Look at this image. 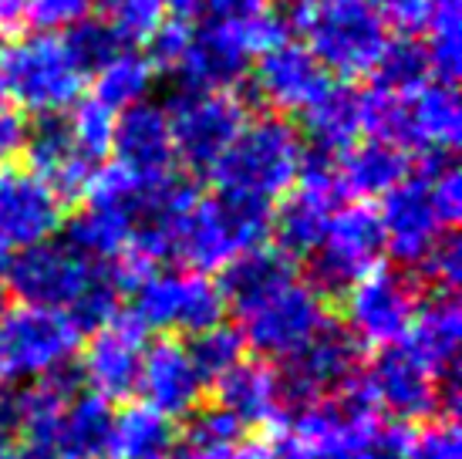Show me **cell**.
I'll return each instance as SVG.
<instances>
[{"label":"cell","instance_id":"1","mask_svg":"<svg viewBox=\"0 0 462 459\" xmlns=\"http://www.w3.org/2000/svg\"><path fill=\"white\" fill-rule=\"evenodd\" d=\"M7 284L21 304L65 311L78 332H95L118 318V301L125 291L116 267L88 260L65 240L34 243L11 257Z\"/></svg>","mask_w":462,"mask_h":459},{"label":"cell","instance_id":"2","mask_svg":"<svg viewBox=\"0 0 462 459\" xmlns=\"http://www.w3.org/2000/svg\"><path fill=\"white\" fill-rule=\"evenodd\" d=\"M300 169H304L300 132L281 115H263V118H246L233 145L209 169V179L217 186V196L273 210V203L291 192Z\"/></svg>","mask_w":462,"mask_h":459},{"label":"cell","instance_id":"3","mask_svg":"<svg viewBox=\"0 0 462 459\" xmlns=\"http://www.w3.org/2000/svg\"><path fill=\"white\" fill-rule=\"evenodd\" d=\"M328 75L365 78L388 44V27L372 0H294L283 17Z\"/></svg>","mask_w":462,"mask_h":459},{"label":"cell","instance_id":"4","mask_svg":"<svg viewBox=\"0 0 462 459\" xmlns=\"http://www.w3.org/2000/svg\"><path fill=\"white\" fill-rule=\"evenodd\" d=\"M281 41H287V21L273 7L240 17H213L193 27L172 75L189 91H233L250 61Z\"/></svg>","mask_w":462,"mask_h":459},{"label":"cell","instance_id":"5","mask_svg":"<svg viewBox=\"0 0 462 459\" xmlns=\"http://www.w3.org/2000/svg\"><path fill=\"white\" fill-rule=\"evenodd\" d=\"M4 89L24 112L38 118L68 112L85 91V71L75 64L61 34H24L0 52Z\"/></svg>","mask_w":462,"mask_h":459},{"label":"cell","instance_id":"6","mask_svg":"<svg viewBox=\"0 0 462 459\" xmlns=\"http://www.w3.org/2000/svg\"><path fill=\"white\" fill-rule=\"evenodd\" d=\"M273 227V210L226 196L199 200L186 213L176 233V257L196 274H213L223 270L230 260L254 250L267 240Z\"/></svg>","mask_w":462,"mask_h":459},{"label":"cell","instance_id":"7","mask_svg":"<svg viewBox=\"0 0 462 459\" xmlns=\"http://www.w3.org/2000/svg\"><path fill=\"white\" fill-rule=\"evenodd\" d=\"M81 332L65 311L0 307V382H41L61 375L75 358Z\"/></svg>","mask_w":462,"mask_h":459},{"label":"cell","instance_id":"8","mask_svg":"<svg viewBox=\"0 0 462 459\" xmlns=\"http://www.w3.org/2000/svg\"><path fill=\"white\" fill-rule=\"evenodd\" d=\"M219 284L196 270H152L132 287V314L142 332L199 334L223 324Z\"/></svg>","mask_w":462,"mask_h":459},{"label":"cell","instance_id":"9","mask_svg":"<svg viewBox=\"0 0 462 459\" xmlns=\"http://www.w3.org/2000/svg\"><path fill=\"white\" fill-rule=\"evenodd\" d=\"M240 321H244L240 334L246 348H254L267 361L287 365L331 324L328 294H321L310 281L294 277L260 307L240 314Z\"/></svg>","mask_w":462,"mask_h":459},{"label":"cell","instance_id":"10","mask_svg":"<svg viewBox=\"0 0 462 459\" xmlns=\"http://www.w3.org/2000/svg\"><path fill=\"white\" fill-rule=\"evenodd\" d=\"M172 153L196 173H209L246 126V105L236 91L180 89L166 105Z\"/></svg>","mask_w":462,"mask_h":459},{"label":"cell","instance_id":"11","mask_svg":"<svg viewBox=\"0 0 462 459\" xmlns=\"http://www.w3.org/2000/svg\"><path fill=\"white\" fill-rule=\"evenodd\" d=\"M382 257H385V233H382L378 210L368 203L337 206L310 254V264H314L310 284L321 294L347 291L365 274L382 267Z\"/></svg>","mask_w":462,"mask_h":459},{"label":"cell","instance_id":"12","mask_svg":"<svg viewBox=\"0 0 462 459\" xmlns=\"http://www.w3.org/2000/svg\"><path fill=\"white\" fill-rule=\"evenodd\" d=\"M419 311V287L409 274L374 267L345 291V332L358 348H395Z\"/></svg>","mask_w":462,"mask_h":459},{"label":"cell","instance_id":"13","mask_svg":"<svg viewBox=\"0 0 462 459\" xmlns=\"http://www.w3.org/2000/svg\"><path fill=\"white\" fill-rule=\"evenodd\" d=\"M341 200H345V192H341V183L334 173V159H324V155L304 159L300 176L283 196V206L273 213L270 233L277 237V250H283L291 260L314 254V247Z\"/></svg>","mask_w":462,"mask_h":459},{"label":"cell","instance_id":"14","mask_svg":"<svg viewBox=\"0 0 462 459\" xmlns=\"http://www.w3.org/2000/svg\"><path fill=\"white\" fill-rule=\"evenodd\" d=\"M358 382L368 402L378 408V416L385 412L405 426L432 419L442 408V382L405 344L378 351L368 371H358Z\"/></svg>","mask_w":462,"mask_h":459},{"label":"cell","instance_id":"15","mask_svg":"<svg viewBox=\"0 0 462 459\" xmlns=\"http://www.w3.org/2000/svg\"><path fill=\"white\" fill-rule=\"evenodd\" d=\"M358 365H361L358 342L345 328L328 324L300 355L287 361V371L281 375L283 396H287V402H294V406L334 398L337 392H345L347 385L358 379Z\"/></svg>","mask_w":462,"mask_h":459},{"label":"cell","instance_id":"16","mask_svg":"<svg viewBox=\"0 0 462 459\" xmlns=\"http://www.w3.org/2000/svg\"><path fill=\"white\" fill-rule=\"evenodd\" d=\"M462 139V102L456 85L425 81L409 95H398L395 145L429 159L452 155Z\"/></svg>","mask_w":462,"mask_h":459},{"label":"cell","instance_id":"17","mask_svg":"<svg viewBox=\"0 0 462 459\" xmlns=\"http://www.w3.org/2000/svg\"><path fill=\"white\" fill-rule=\"evenodd\" d=\"M142 358H145V332L132 318H112L95 328L88 344L81 348V375L88 392L105 398L108 406L135 396Z\"/></svg>","mask_w":462,"mask_h":459},{"label":"cell","instance_id":"18","mask_svg":"<svg viewBox=\"0 0 462 459\" xmlns=\"http://www.w3.org/2000/svg\"><path fill=\"white\" fill-rule=\"evenodd\" d=\"M135 392L142 396V406L172 422L196 416L203 406L206 379L196 369L189 344H182L180 338H159L152 348H145Z\"/></svg>","mask_w":462,"mask_h":459},{"label":"cell","instance_id":"19","mask_svg":"<svg viewBox=\"0 0 462 459\" xmlns=\"http://www.w3.org/2000/svg\"><path fill=\"white\" fill-rule=\"evenodd\" d=\"M61 223V196L48 183H41L31 169H0V243L7 250H27L51 240Z\"/></svg>","mask_w":462,"mask_h":459},{"label":"cell","instance_id":"20","mask_svg":"<svg viewBox=\"0 0 462 459\" xmlns=\"http://www.w3.org/2000/svg\"><path fill=\"white\" fill-rule=\"evenodd\" d=\"M378 220L385 233V250H392L402 264H419L446 237V223L439 220L436 203L429 196L425 169L419 176L398 183L388 196H382Z\"/></svg>","mask_w":462,"mask_h":459},{"label":"cell","instance_id":"21","mask_svg":"<svg viewBox=\"0 0 462 459\" xmlns=\"http://www.w3.org/2000/svg\"><path fill=\"white\" fill-rule=\"evenodd\" d=\"M328 85L331 75L300 41H281L277 48L260 54L254 68L257 98L281 115H300Z\"/></svg>","mask_w":462,"mask_h":459},{"label":"cell","instance_id":"22","mask_svg":"<svg viewBox=\"0 0 462 459\" xmlns=\"http://www.w3.org/2000/svg\"><path fill=\"white\" fill-rule=\"evenodd\" d=\"M112 155H116V166L139 179L169 176L176 153H172L166 105L139 102L118 115Z\"/></svg>","mask_w":462,"mask_h":459},{"label":"cell","instance_id":"23","mask_svg":"<svg viewBox=\"0 0 462 459\" xmlns=\"http://www.w3.org/2000/svg\"><path fill=\"white\" fill-rule=\"evenodd\" d=\"M217 408L240 422L244 429H277L287 416L281 371L267 361H240L217 382Z\"/></svg>","mask_w":462,"mask_h":459},{"label":"cell","instance_id":"24","mask_svg":"<svg viewBox=\"0 0 462 459\" xmlns=\"http://www.w3.org/2000/svg\"><path fill=\"white\" fill-rule=\"evenodd\" d=\"M24 159L31 173L41 183H48L61 200L65 196H85V186H88L91 173H95V166L78 153L75 139L68 132L65 115L38 118V126L27 128Z\"/></svg>","mask_w":462,"mask_h":459},{"label":"cell","instance_id":"25","mask_svg":"<svg viewBox=\"0 0 462 459\" xmlns=\"http://www.w3.org/2000/svg\"><path fill=\"white\" fill-rule=\"evenodd\" d=\"M405 348L436 375L439 382L456 379L462 348V311L452 294H436L429 301H419V311L409 324Z\"/></svg>","mask_w":462,"mask_h":459},{"label":"cell","instance_id":"26","mask_svg":"<svg viewBox=\"0 0 462 459\" xmlns=\"http://www.w3.org/2000/svg\"><path fill=\"white\" fill-rule=\"evenodd\" d=\"M334 173L345 196H355L358 203L382 200L411 176V155L395 142H355L341 153V159H334Z\"/></svg>","mask_w":462,"mask_h":459},{"label":"cell","instance_id":"27","mask_svg":"<svg viewBox=\"0 0 462 459\" xmlns=\"http://www.w3.org/2000/svg\"><path fill=\"white\" fill-rule=\"evenodd\" d=\"M219 274H223L219 294H223L226 307H233L236 314L260 307L267 297L283 291L297 277L294 260L277 247H267V243H260L254 250L240 254L236 260H230Z\"/></svg>","mask_w":462,"mask_h":459},{"label":"cell","instance_id":"28","mask_svg":"<svg viewBox=\"0 0 462 459\" xmlns=\"http://www.w3.org/2000/svg\"><path fill=\"white\" fill-rule=\"evenodd\" d=\"M304 132H308L314 155L334 159L351 149L361 136V91L347 81H334L304 108Z\"/></svg>","mask_w":462,"mask_h":459},{"label":"cell","instance_id":"29","mask_svg":"<svg viewBox=\"0 0 462 459\" xmlns=\"http://www.w3.org/2000/svg\"><path fill=\"white\" fill-rule=\"evenodd\" d=\"M180 429L176 422L152 412L149 406H129L112 422L105 459H176Z\"/></svg>","mask_w":462,"mask_h":459},{"label":"cell","instance_id":"30","mask_svg":"<svg viewBox=\"0 0 462 459\" xmlns=\"http://www.w3.org/2000/svg\"><path fill=\"white\" fill-rule=\"evenodd\" d=\"M65 243L75 247L78 254H85L88 260H98V264L122 260L129 254L132 243V213L122 206L85 200V206L68 220Z\"/></svg>","mask_w":462,"mask_h":459},{"label":"cell","instance_id":"31","mask_svg":"<svg viewBox=\"0 0 462 459\" xmlns=\"http://www.w3.org/2000/svg\"><path fill=\"white\" fill-rule=\"evenodd\" d=\"M112 422H116V412L105 398H98L95 392H75L58 419L51 446L71 459H102L108 449Z\"/></svg>","mask_w":462,"mask_h":459},{"label":"cell","instance_id":"32","mask_svg":"<svg viewBox=\"0 0 462 459\" xmlns=\"http://www.w3.org/2000/svg\"><path fill=\"white\" fill-rule=\"evenodd\" d=\"M91 81H95V95H91L95 102H102L112 112H125L132 105L149 102V91L155 85V64L145 52L122 48L112 61H105L91 75Z\"/></svg>","mask_w":462,"mask_h":459},{"label":"cell","instance_id":"33","mask_svg":"<svg viewBox=\"0 0 462 459\" xmlns=\"http://www.w3.org/2000/svg\"><path fill=\"white\" fill-rule=\"evenodd\" d=\"M75 392H78L75 379H68L65 371L34 382L27 392H21V396L14 398L17 433H24L27 443H34V446H51L58 419H61L68 398L75 396Z\"/></svg>","mask_w":462,"mask_h":459},{"label":"cell","instance_id":"34","mask_svg":"<svg viewBox=\"0 0 462 459\" xmlns=\"http://www.w3.org/2000/svg\"><path fill=\"white\" fill-rule=\"evenodd\" d=\"M422 31V48L436 81L456 85L462 71V0H436Z\"/></svg>","mask_w":462,"mask_h":459},{"label":"cell","instance_id":"35","mask_svg":"<svg viewBox=\"0 0 462 459\" xmlns=\"http://www.w3.org/2000/svg\"><path fill=\"white\" fill-rule=\"evenodd\" d=\"M374 89L392 91V95H409L419 85L432 81V68H429V54H425L422 41L409 38H388L385 52L374 64Z\"/></svg>","mask_w":462,"mask_h":459},{"label":"cell","instance_id":"36","mask_svg":"<svg viewBox=\"0 0 462 459\" xmlns=\"http://www.w3.org/2000/svg\"><path fill=\"white\" fill-rule=\"evenodd\" d=\"M65 122H68L71 139H75V145H78V153L85 155L91 166L102 163L105 155H112L118 112L105 108V105L95 102V98H78V102L71 105V115H68Z\"/></svg>","mask_w":462,"mask_h":459},{"label":"cell","instance_id":"37","mask_svg":"<svg viewBox=\"0 0 462 459\" xmlns=\"http://www.w3.org/2000/svg\"><path fill=\"white\" fill-rule=\"evenodd\" d=\"M189 355H193L196 369L203 371L206 385L219 382L230 369H236L246 358V344L240 328H230V324H217L209 332L193 334V344H189Z\"/></svg>","mask_w":462,"mask_h":459},{"label":"cell","instance_id":"38","mask_svg":"<svg viewBox=\"0 0 462 459\" xmlns=\"http://www.w3.org/2000/svg\"><path fill=\"white\" fill-rule=\"evenodd\" d=\"M95 7L122 41H149L166 21V0H95Z\"/></svg>","mask_w":462,"mask_h":459},{"label":"cell","instance_id":"39","mask_svg":"<svg viewBox=\"0 0 462 459\" xmlns=\"http://www.w3.org/2000/svg\"><path fill=\"white\" fill-rule=\"evenodd\" d=\"M61 38H65L75 64L85 71V78H91L105 61H112V58L125 48V41L118 38L112 27L105 24V21H91V17L81 21V24H75L71 31H65Z\"/></svg>","mask_w":462,"mask_h":459},{"label":"cell","instance_id":"40","mask_svg":"<svg viewBox=\"0 0 462 459\" xmlns=\"http://www.w3.org/2000/svg\"><path fill=\"white\" fill-rule=\"evenodd\" d=\"M422 281L436 287V294H456L462 284V243L456 233H446L429 254L415 264Z\"/></svg>","mask_w":462,"mask_h":459},{"label":"cell","instance_id":"41","mask_svg":"<svg viewBox=\"0 0 462 459\" xmlns=\"http://www.w3.org/2000/svg\"><path fill=\"white\" fill-rule=\"evenodd\" d=\"M425 179H429V196L436 203L439 220L452 230L462 217V176L452 163H429L425 166Z\"/></svg>","mask_w":462,"mask_h":459},{"label":"cell","instance_id":"42","mask_svg":"<svg viewBox=\"0 0 462 459\" xmlns=\"http://www.w3.org/2000/svg\"><path fill=\"white\" fill-rule=\"evenodd\" d=\"M244 443V426L226 416L223 408H199L193 416V426H189V446H203V449H223V446H236Z\"/></svg>","mask_w":462,"mask_h":459},{"label":"cell","instance_id":"43","mask_svg":"<svg viewBox=\"0 0 462 459\" xmlns=\"http://www.w3.org/2000/svg\"><path fill=\"white\" fill-rule=\"evenodd\" d=\"M91 11H95V0H34L31 24L48 34H61V31H71L75 24L88 21Z\"/></svg>","mask_w":462,"mask_h":459},{"label":"cell","instance_id":"44","mask_svg":"<svg viewBox=\"0 0 462 459\" xmlns=\"http://www.w3.org/2000/svg\"><path fill=\"white\" fill-rule=\"evenodd\" d=\"M409 459H462V439L456 419H436L415 433Z\"/></svg>","mask_w":462,"mask_h":459},{"label":"cell","instance_id":"45","mask_svg":"<svg viewBox=\"0 0 462 459\" xmlns=\"http://www.w3.org/2000/svg\"><path fill=\"white\" fill-rule=\"evenodd\" d=\"M372 4L374 11L382 14L385 27H395L409 38H415L422 31L432 7H436V0H372Z\"/></svg>","mask_w":462,"mask_h":459},{"label":"cell","instance_id":"46","mask_svg":"<svg viewBox=\"0 0 462 459\" xmlns=\"http://www.w3.org/2000/svg\"><path fill=\"white\" fill-rule=\"evenodd\" d=\"M24 139H27L24 115L0 105V169L11 166L14 159L24 153Z\"/></svg>","mask_w":462,"mask_h":459},{"label":"cell","instance_id":"47","mask_svg":"<svg viewBox=\"0 0 462 459\" xmlns=\"http://www.w3.org/2000/svg\"><path fill=\"white\" fill-rule=\"evenodd\" d=\"M176 459H273V449L263 443H236V446L223 449L189 446L186 453H176Z\"/></svg>","mask_w":462,"mask_h":459},{"label":"cell","instance_id":"48","mask_svg":"<svg viewBox=\"0 0 462 459\" xmlns=\"http://www.w3.org/2000/svg\"><path fill=\"white\" fill-rule=\"evenodd\" d=\"M34 0H0V38H21V31L31 24Z\"/></svg>","mask_w":462,"mask_h":459},{"label":"cell","instance_id":"49","mask_svg":"<svg viewBox=\"0 0 462 459\" xmlns=\"http://www.w3.org/2000/svg\"><path fill=\"white\" fill-rule=\"evenodd\" d=\"M17 412H14V398L0 396V459L14 453V439H17Z\"/></svg>","mask_w":462,"mask_h":459},{"label":"cell","instance_id":"50","mask_svg":"<svg viewBox=\"0 0 462 459\" xmlns=\"http://www.w3.org/2000/svg\"><path fill=\"white\" fill-rule=\"evenodd\" d=\"M263 7H270V0H213V17H240V14H254Z\"/></svg>","mask_w":462,"mask_h":459},{"label":"cell","instance_id":"51","mask_svg":"<svg viewBox=\"0 0 462 459\" xmlns=\"http://www.w3.org/2000/svg\"><path fill=\"white\" fill-rule=\"evenodd\" d=\"M7 459H71V456H65L61 449L54 446H34V443H27L24 449H14Z\"/></svg>","mask_w":462,"mask_h":459},{"label":"cell","instance_id":"52","mask_svg":"<svg viewBox=\"0 0 462 459\" xmlns=\"http://www.w3.org/2000/svg\"><path fill=\"white\" fill-rule=\"evenodd\" d=\"M11 250H7V247H4V243H0V284L7 281V270H11Z\"/></svg>","mask_w":462,"mask_h":459},{"label":"cell","instance_id":"53","mask_svg":"<svg viewBox=\"0 0 462 459\" xmlns=\"http://www.w3.org/2000/svg\"><path fill=\"white\" fill-rule=\"evenodd\" d=\"M7 98V89H4V61H0V102Z\"/></svg>","mask_w":462,"mask_h":459}]
</instances>
